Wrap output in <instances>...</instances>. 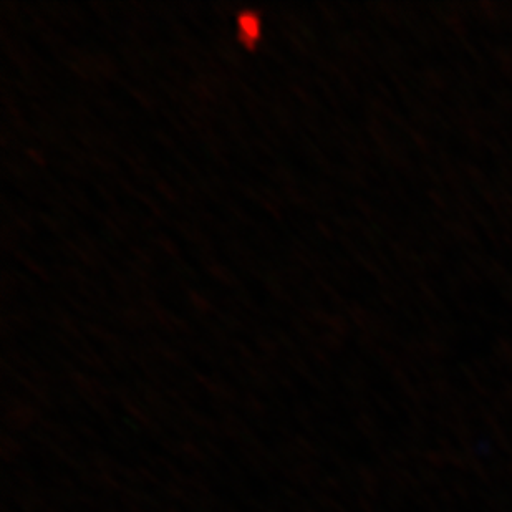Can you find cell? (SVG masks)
<instances>
[{
	"label": "cell",
	"instance_id": "1",
	"mask_svg": "<svg viewBox=\"0 0 512 512\" xmlns=\"http://www.w3.org/2000/svg\"><path fill=\"white\" fill-rule=\"evenodd\" d=\"M241 25L242 29H244V32H247V37L249 39H256L257 37V20L254 19V17H251V15H244L241 19Z\"/></svg>",
	"mask_w": 512,
	"mask_h": 512
}]
</instances>
